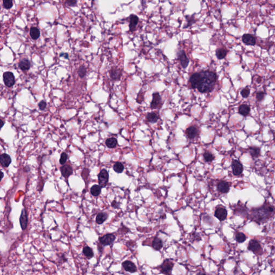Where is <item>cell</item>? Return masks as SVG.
<instances>
[{"label":"cell","mask_w":275,"mask_h":275,"mask_svg":"<svg viewBox=\"0 0 275 275\" xmlns=\"http://www.w3.org/2000/svg\"><path fill=\"white\" fill-rule=\"evenodd\" d=\"M217 80V75L215 72L204 71L193 74L189 82L193 89H197L200 93H208L213 90Z\"/></svg>","instance_id":"obj_1"},{"label":"cell","mask_w":275,"mask_h":275,"mask_svg":"<svg viewBox=\"0 0 275 275\" xmlns=\"http://www.w3.org/2000/svg\"><path fill=\"white\" fill-rule=\"evenodd\" d=\"M275 213V208L265 203L260 207L253 208L250 212L249 219L258 224L265 223Z\"/></svg>","instance_id":"obj_2"},{"label":"cell","mask_w":275,"mask_h":275,"mask_svg":"<svg viewBox=\"0 0 275 275\" xmlns=\"http://www.w3.org/2000/svg\"><path fill=\"white\" fill-rule=\"evenodd\" d=\"M174 265V263L169 259L164 260L160 266L161 273L166 275H171Z\"/></svg>","instance_id":"obj_3"},{"label":"cell","mask_w":275,"mask_h":275,"mask_svg":"<svg viewBox=\"0 0 275 275\" xmlns=\"http://www.w3.org/2000/svg\"><path fill=\"white\" fill-rule=\"evenodd\" d=\"M116 236L112 233H107L98 238V241L103 246H110L114 242Z\"/></svg>","instance_id":"obj_4"},{"label":"cell","mask_w":275,"mask_h":275,"mask_svg":"<svg viewBox=\"0 0 275 275\" xmlns=\"http://www.w3.org/2000/svg\"><path fill=\"white\" fill-rule=\"evenodd\" d=\"M109 173L107 170L102 169L98 175V180L99 183V186H100L101 188H105L109 181Z\"/></svg>","instance_id":"obj_5"},{"label":"cell","mask_w":275,"mask_h":275,"mask_svg":"<svg viewBox=\"0 0 275 275\" xmlns=\"http://www.w3.org/2000/svg\"><path fill=\"white\" fill-rule=\"evenodd\" d=\"M153 99L150 103V107L152 109H157L161 108L162 106V98L158 92L153 94Z\"/></svg>","instance_id":"obj_6"},{"label":"cell","mask_w":275,"mask_h":275,"mask_svg":"<svg viewBox=\"0 0 275 275\" xmlns=\"http://www.w3.org/2000/svg\"><path fill=\"white\" fill-rule=\"evenodd\" d=\"M4 85L8 87H11L15 83V79L14 74L10 71H6L3 75Z\"/></svg>","instance_id":"obj_7"},{"label":"cell","mask_w":275,"mask_h":275,"mask_svg":"<svg viewBox=\"0 0 275 275\" xmlns=\"http://www.w3.org/2000/svg\"><path fill=\"white\" fill-rule=\"evenodd\" d=\"M248 249L256 254L260 253L262 251L260 243L256 240H250L248 246Z\"/></svg>","instance_id":"obj_8"},{"label":"cell","mask_w":275,"mask_h":275,"mask_svg":"<svg viewBox=\"0 0 275 275\" xmlns=\"http://www.w3.org/2000/svg\"><path fill=\"white\" fill-rule=\"evenodd\" d=\"M177 57L180 64L183 68L186 69L189 64V59L187 57L185 52L183 50L179 51L178 52Z\"/></svg>","instance_id":"obj_9"},{"label":"cell","mask_w":275,"mask_h":275,"mask_svg":"<svg viewBox=\"0 0 275 275\" xmlns=\"http://www.w3.org/2000/svg\"><path fill=\"white\" fill-rule=\"evenodd\" d=\"M19 223L21 227V229L23 231L25 230L28 227V217L26 211L25 209H23L21 210V214L19 218Z\"/></svg>","instance_id":"obj_10"},{"label":"cell","mask_w":275,"mask_h":275,"mask_svg":"<svg viewBox=\"0 0 275 275\" xmlns=\"http://www.w3.org/2000/svg\"><path fill=\"white\" fill-rule=\"evenodd\" d=\"M214 216L220 221H224L227 218V211L224 207H218L215 210Z\"/></svg>","instance_id":"obj_11"},{"label":"cell","mask_w":275,"mask_h":275,"mask_svg":"<svg viewBox=\"0 0 275 275\" xmlns=\"http://www.w3.org/2000/svg\"><path fill=\"white\" fill-rule=\"evenodd\" d=\"M233 173L236 176L240 175L243 170V166L239 161L234 160L232 163Z\"/></svg>","instance_id":"obj_12"},{"label":"cell","mask_w":275,"mask_h":275,"mask_svg":"<svg viewBox=\"0 0 275 275\" xmlns=\"http://www.w3.org/2000/svg\"><path fill=\"white\" fill-rule=\"evenodd\" d=\"M139 19L136 15H131L129 17V29L131 32L136 30V27L139 23Z\"/></svg>","instance_id":"obj_13"},{"label":"cell","mask_w":275,"mask_h":275,"mask_svg":"<svg viewBox=\"0 0 275 275\" xmlns=\"http://www.w3.org/2000/svg\"><path fill=\"white\" fill-rule=\"evenodd\" d=\"M122 266L126 272L130 273H134L137 272V268L135 264L130 261H124L122 263Z\"/></svg>","instance_id":"obj_14"},{"label":"cell","mask_w":275,"mask_h":275,"mask_svg":"<svg viewBox=\"0 0 275 275\" xmlns=\"http://www.w3.org/2000/svg\"><path fill=\"white\" fill-rule=\"evenodd\" d=\"M109 74L112 80L114 81H118L122 77V71L116 67H114L110 69Z\"/></svg>","instance_id":"obj_15"},{"label":"cell","mask_w":275,"mask_h":275,"mask_svg":"<svg viewBox=\"0 0 275 275\" xmlns=\"http://www.w3.org/2000/svg\"><path fill=\"white\" fill-rule=\"evenodd\" d=\"M186 136L189 139H193L198 136L199 131L196 126H191L186 130Z\"/></svg>","instance_id":"obj_16"},{"label":"cell","mask_w":275,"mask_h":275,"mask_svg":"<svg viewBox=\"0 0 275 275\" xmlns=\"http://www.w3.org/2000/svg\"><path fill=\"white\" fill-rule=\"evenodd\" d=\"M242 42L247 45L254 46L256 44V39L254 36L250 34H245L242 38Z\"/></svg>","instance_id":"obj_17"},{"label":"cell","mask_w":275,"mask_h":275,"mask_svg":"<svg viewBox=\"0 0 275 275\" xmlns=\"http://www.w3.org/2000/svg\"><path fill=\"white\" fill-rule=\"evenodd\" d=\"M61 174L65 178H68L73 174V170L71 166L69 164H65L60 168Z\"/></svg>","instance_id":"obj_18"},{"label":"cell","mask_w":275,"mask_h":275,"mask_svg":"<svg viewBox=\"0 0 275 275\" xmlns=\"http://www.w3.org/2000/svg\"><path fill=\"white\" fill-rule=\"evenodd\" d=\"M0 163L3 167H9L11 163V159L10 155L6 153L1 154L0 156Z\"/></svg>","instance_id":"obj_19"},{"label":"cell","mask_w":275,"mask_h":275,"mask_svg":"<svg viewBox=\"0 0 275 275\" xmlns=\"http://www.w3.org/2000/svg\"><path fill=\"white\" fill-rule=\"evenodd\" d=\"M217 189L218 191L222 193H227L230 189V186L229 183L224 181H222L218 183Z\"/></svg>","instance_id":"obj_20"},{"label":"cell","mask_w":275,"mask_h":275,"mask_svg":"<svg viewBox=\"0 0 275 275\" xmlns=\"http://www.w3.org/2000/svg\"><path fill=\"white\" fill-rule=\"evenodd\" d=\"M163 243L161 239L159 238L157 236H156L154 238L153 242H152V247L153 248L154 250L159 251L163 247Z\"/></svg>","instance_id":"obj_21"},{"label":"cell","mask_w":275,"mask_h":275,"mask_svg":"<svg viewBox=\"0 0 275 275\" xmlns=\"http://www.w3.org/2000/svg\"><path fill=\"white\" fill-rule=\"evenodd\" d=\"M159 118H160L159 115L157 112H152L148 113L147 114L146 119L148 122L151 123H157Z\"/></svg>","instance_id":"obj_22"},{"label":"cell","mask_w":275,"mask_h":275,"mask_svg":"<svg viewBox=\"0 0 275 275\" xmlns=\"http://www.w3.org/2000/svg\"><path fill=\"white\" fill-rule=\"evenodd\" d=\"M18 66L22 71H28L30 68L31 64L28 59H23L19 62Z\"/></svg>","instance_id":"obj_23"},{"label":"cell","mask_w":275,"mask_h":275,"mask_svg":"<svg viewBox=\"0 0 275 275\" xmlns=\"http://www.w3.org/2000/svg\"><path fill=\"white\" fill-rule=\"evenodd\" d=\"M82 252H83V254H84V255L86 256V258H87L89 260L91 259L94 256V253L93 249L88 246H86L83 248Z\"/></svg>","instance_id":"obj_24"},{"label":"cell","mask_w":275,"mask_h":275,"mask_svg":"<svg viewBox=\"0 0 275 275\" xmlns=\"http://www.w3.org/2000/svg\"><path fill=\"white\" fill-rule=\"evenodd\" d=\"M107 217L108 215L107 213L105 212H100L97 215L96 222L97 224L101 225L107 220Z\"/></svg>","instance_id":"obj_25"},{"label":"cell","mask_w":275,"mask_h":275,"mask_svg":"<svg viewBox=\"0 0 275 275\" xmlns=\"http://www.w3.org/2000/svg\"><path fill=\"white\" fill-rule=\"evenodd\" d=\"M250 107L247 104H242L239 107V113L243 116H247L249 114Z\"/></svg>","instance_id":"obj_26"},{"label":"cell","mask_w":275,"mask_h":275,"mask_svg":"<svg viewBox=\"0 0 275 275\" xmlns=\"http://www.w3.org/2000/svg\"><path fill=\"white\" fill-rule=\"evenodd\" d=\"M248 150H249V153L250 154V155L252 157H254V158H257V157H259V156L261 154L260 148L257 147H250L248 149Z\"/></svg>","instance_id":"obj_27"},{"label":"cell","mask_w":275,"mask_h":275,"mask_svg":"<svg viewBox=\"0 0 275 275\" xmlns=\"http://www.w3.org/2000/svg\"><path fill=\"white\" fill-rule=\"evenodd\" d=\"M39 29H38L36 27H32L30 30V35L32 39L37 40L40 37Z\"/></svg>","instance_id":"obj_28"},{"label":"cell","mask_w":275,"mask_h":275,"mask_svg":"<svg viewBox=\"0 0 275 275\" xmlns=\"http://www.w3.org/2000/svg\"><path fill=\"white\" fill-rule=\"evenodd\" d=\"M101 193V187L99 185L95 184L92 186L90 189V193L93 196L97 197L99 196Z\"/></svg>","instance_id":"obj_29"},{"label":"cell","mask_w":275,"mask_h":275,"mask_svg":"<svg viewBox=\"0 0 275 275\" xmlns=\"http://www.w3.org/2000/svg\"><path fill=\"white\" fill-rule=\"evenodd\" d=\"M227 54V50L225 49V48H218L216 51V52H215V54H216V56L218 58V59H223L224 58H225Z\"/></svg>","instance_id":"obj_30"},{"label":"cell","mask_w":275,"mask_h":275,"mask_svg":"<svg viewBox=\"0 0 275 275\" xmlns=\"http://www.w3.org/2000/svg\"><path fill=\"white\" fill-rule=\"evenodd\" d=\"M107 146L110 148H114L117 145V140L114 138H110L107 139L105 141Z\"/></svg>","instance_id":"obj_31"},{"label":"cell","mask_w":275,"mask_h":275,"mask_svg":"<svg viewBox=\"0 0 275 275\" xmlns=\"http://www.w3.org/2000/svg\"><path fill=\"white\" fill-rule=\"evenodd\" d=\"M114 170L115 172L117 173H122L124 169V165L121 162H116L114 166Z\"/></svg>","instance_id":"obj_32"},{"label":"cell","mask_w":275,"mask_h":275,"mask_svg":"<svg viewBox=\"0 0 275 275\" xmlns=\"http://www.w3.org/2000/svg\"><path fill=\"white\" fill-rule=\"evenodd\" d=\"M246 236L243 233L238 232L236 233V239L237 242L239 243H242L246 240Z\"/></svg>","instance_id":"obj_33"},{"label":"cell","mask_w":275,"mask_h":275,"mask_svg":"<svg viewBox=\"0 0 275 275\" xmlns=\"http://www.w3.org/2000/svg\"><path fill=\"white\" fill-rule=\"evenodd\" d=\"M186 19L187 21V24L185 25V26H184V28L189 27L196 22V19L193 16H186Z\"/></svg>","instance_id":"obj_34"},{"label":"cell","mask_w":275,"mask_h":275,"mask_svg":"<svg viewBox=\"0 0 275 275\" xmlns=\"http://www.w3.org/2000/svg\"><path fill=\"white\" fill-rule=\"evenodd\" d=\"M204 160L206 162H211L214 159V155L209 152H205L203 154Z\"/></svg>","instance_id":"obj_35"},{"label":"cell","mask_w":275,"mask_h":275,"mask_svg":"<svg viewBox=\"0 0 275 275\" xmlns=\"http://www.w3.org/2000/svg\"><path fill=\"white\" fill-rule=\"evenodd\" d=\"M86 73H87L86 68L83 66H80V68H79V70H78V74H79V76L81 78H83V77H85L86 76Z\"/></svg>","instance_id":"obj_36"},{"label":"cell","mask_w":275,"mask_h":275,"mask_svg":"<svg viewBox=\"0 0 275 275\" xmlns=\"http://www.w3.org/2000/svg\"><path fill=\"white\" fill-rule=\"evenodd\" d=\"M67 157H68V155L67 154V153H65V152H62L61 153L60 159L59 160L60 163L61 165H64L66 162L67 160Z\"/></svg>","instance_id":"obj_37"},{"label":"cell","mask_w":275,"mask_h":275,"mask_svg":"<svg viewBox=\"0 0 275 275\" xmlns=\"http://www.w3.org/2000/svg\"><path fill=\"white\" fill-rule=\"evenodd\" d=\"M4 7L7 9H10L13 6V2L11 0H6L3 1Z\"/></svg>","instance_id":"obj_38"},{"label":"cell","mask_w":275,"mask_h":275,"mask_svg":"<svg viewBox=\"0 0 275 275\" xmlns=\"http://www.w3.org/2000/svg\"><path fill=\"white\" fill-rule=\"evenodd\" d=\"M250 90L248 88H245L241 91V95L243 98H247L249 96Z\"/></svg>","instance_id":"obj_39"},{"label":"cell","mask_w":275,"mask_h":275,"mask_svg":"<svg viewBox=\"0 0 275 275\" xmlns=\"http://www.w3.org/2000/svg\"><path fill=\"white\" fill-rule=\"evenodd\" d=\"M265 93L263 91H259L256 94V99L258 101H262L265 98Z\"/></svg>","instance_id":"obj_40"},{"label":"cell","mask_w":275,"mask_h":275,"mask_svg":"<svg viewBox=\"0 0 275 275\" xmlns=\"http://www.w3.org/2000/svg\"><path fill=\"white\" fill-rule=\"evenodd\" d=\"M143 99H144V96H143V94L142 93L141 91H140L138 94V96H137V98H136V102L140 104L143 100Z\"/></svg>","instance_id":"obj_41"},{"label":"cell","mask_w":275,"mask_h":275,"mask_svg":"<svg viewBox=\"0 0 275 275\" xmlns=\"http://www.w3.org/2000/svg\"><path fill=\"white\" fill-rule=\"evenodd\" d=\"M46 103L45 101L44 100H42L40 101L39 104H38V107L39 108L40 110H44L45 109V108L46 107Z\"/></svg>","instance_id":"obj_42"},{"label":"cell","mask_w":275,"mask_h":275,"mask_svg":"<svg viewBox=\"0 0 275 275\" xmlns=\"http://www.w3.org/2000/svg\"><path fill=\"white\" fill-rule=\"evenodd\" d=\"M65 3L67 5H68L69 7H74L77 3L76 1H73V0H69V1H65Z\"/></svg>","instance_id":"obj_43"},{"label":"cell","mask_w":275,"mask_h":275,"mask_svg":"<svg viewBox=\"0 0 275 275\" xmlns=\"http://www.w3.org/2000/svg\"><path fill=\"white\" fill-rule=\"evenodd\" d=\"M111 206L115 209H117L119 207V204L116 200H114L111 203Z\"/></svg>","instance_id":"obj_44"},{"label":"cell","mask_w":275,"mask_h":275,"mask_svg":"<svg viewBox=\"0 0 275 275\" xmlns=\"http://www.w3.org/2000/svg\"><path fill=\"white\" fill-rule=\"evenodd\" d=\"M60 57H64L66 59H68L69 55H68V54L67 53H61L60 54Z\"/></svg>","instance_id":"obj_45"},{"label":"cell","mask_w":275,"mask_h":275,"mask_svg":"<svg viewBox=\"0 0 275 275\" xmlns=\"http://www.w3.org/2000/svg\"><path fill=\"white\" fill-rule=\"evenodd\" d=\"M97 247H98V250L100 251V252H102V249H103V246L100 243V244H98L97 245Z\"/></svg>","instance_id":"obj_46"},{"label":"cell","mask_w":275,"mask_h":275,"mask_svg":"<svg viewBox=\"0 0 275 275\" xmlns=\"http://www.w3.org/2000/svg\"><path fill=\"white\" fill-rule=\"evenodd\" d=\"M60 258H61V259L62 260V262H67V258L65 257V255H64V254H62V255H61V256H60Z\"/></svg>","instance_id":"obj_47"},{"label":"cell","mask_w":275,"mask_h":275,"mask_svg":"<svg viewBox=\"0 0 275 275\" xmlns=\"http://www.w3.org/2000/svg\"><path fill=\"white\" fill-rule=\"evenodd\" d=\"M196 275H206V274L204 272H199Z\"/></svg>","instance_id":"obj_48"},{"label":"cell","mask_w":275,"mask_h":275,"mask_svg":"<svg viewBox=\"0 0 275 275\" xmlns=\"http://www.w3.org/2000/svg\"><path fill=\"white\" fill-rule=\"evenodd\" d=\"M1 127L2 128L4 124V122L3 121L2 119L1 120Z\"/></svg>","instance_id":"obj_49"},{"label":"cell","mask_w":275,"mask_h":275,"mask_svg":"<svg viewBox=\"0 0 275 275\" xmlns=\"http://www.w3.org/2000/svg\"><path fill=\"white\" fill-rule=\"evenodd\" d=\"M3 176H4L3 172H1V180H2V179H3Z\"/></svg>","instance_id":"obj_50"}]
</instances>
